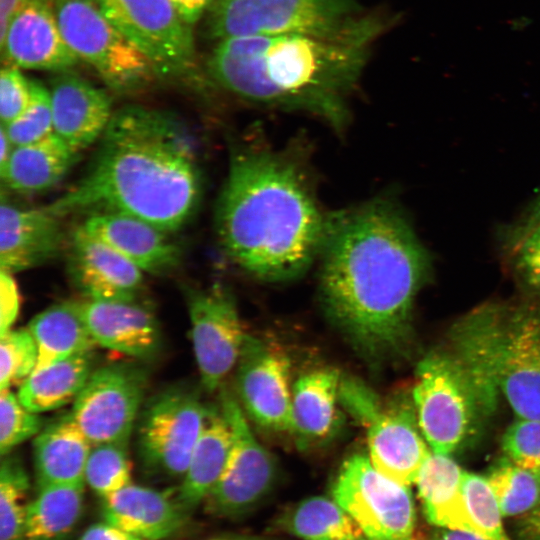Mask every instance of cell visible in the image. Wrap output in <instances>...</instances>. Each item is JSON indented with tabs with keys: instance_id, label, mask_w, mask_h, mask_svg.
<instances>
[{
	"instance_id": "6da1fadb",
	"label": "cell",
	"mask_w": 540,
	"mask_h": 540,
	"mask_svg": "<svg viewBox=\"0 0 540 540\" xmlns=\"http://www.w3.org/2000/svg\"><path fill=\"white\" fill-rule=\"evenodd\" d=\"M320 257L321 301L329 319L368 358L400 351L430 269L428 253L400 209L377 198L336 213Z\"/></svg>"
},
{
	"instance_id": "7a4b0ae2",
	"label": "cell",
	"mask_w": 540,
	"mask_h": 540,
	"mask_svg": "<svg viewBox=\"0 0 540 540\" xmlns=\"http://www.w3.org/2000/svg\"><path fill=\"white\" fill-rule=\"evenodd\" d=\"M201 193L196 146L184 122L132 105L113 113L83 176L46 207L62 218L122 213L172 234L192 218Z\"/></svg>"
},
{
	"instance_id": "3957f363",
	"label": "cell",
	"mask_w": 540,
	"mask_h": 540,
	"mask_svg": "<svg viewBox=\"0 0 540 540\" xmlns=\"http://www.w3.org/2000/svg\"><path fill=\"white\" fill-rule=\"evenodd\" d=\"M335 217L288 152L258 144L233 151L215 224L224 252L247 273L271 282L299 277L320 257Z\"/></svg>"
},
{
	"instance_id": "277c9868",
	"label": "cell",
	"mask_w": 540,
	"mask_h": 540,
	"mask_svg": "<svg viewBox=\"0 0 540 540\" xmlns=\"http://www.w3.org/2000/svg\"><path fill=\"white\" fill-rule=\"evenodd\" d=\"M368 46L300 34L219 40L208 72L251 103L309 112L336 130L348 121L346 98L366 63Z\"/></svg>"
},
{
	"instance_id": "5b68a950",
	"label": "cell",
	"mask_w": 540,
	"mask_h": 540,
	"mask_svg": "<svg viewBox=\"0 0 540 540\" xmlns=\"http://www.w3.org/2000/svg\"><path fill=\"white\" fill-rule=\"evenodd\" d=\"M383 23L353 0H214L208 32L217 40L300 34L368 46Z\"/></svg>"
},
{
	"instance_id": "8992f818",
	"label": "cell",
	"mask_w": 540,
	"mask_h": 540,
	"mask_svg": "<svg viewBox=\"0 0 540 540\" xmlns=\"http://www.w3.org/2000/svg\"><path fill=\"white\" fill-rule=\"evenodd\" d=\"M416 375L413 400L421 432L433 453L450 456L486 416L476 388L453 352H430Z\"/></svg>"
},
{
	"instance_id": "52a82bcc",
	"label": "cell",
	"mask_w": 540,
	"mask_h": 540,
	"mask_svg": "<svg viewBox=\"0 0 540 540\" xmlns=\"http://www.w3.org/2000/svg\"><path fill=\"white\" fill-rule=\"evenodd\" d=\"M61 34L74 54L122 95L150 87L159 77L147 55L90 0H53Z\"/></svg>"
},
{
	"instance_id": "ba28073f",
	"label": "cell",
	"mask_w": 540,
	"mask_h": 540,
	"mask_svg": "<svg viewBox=\"0 0 540 540\" xmlns=\"http://www.w3.org/2000/svg\"><path fill=\"white\" fill-rule=\"evenodd\" d=\"M339 401L365 427L372 464L398 483L415 484L431 452L411 407L384 406L372 389L353 377L341 378Z\"/></svg>"
},
{
	"instance_id": "9c48e42d",
	"label": "cell",
	"mask_w": 540,
	"mask_h": 540,
	"mask_svg": "<svg viewBox=\"0 0 540 540\" xmlns=\"http://www.w3.org/2000/svg\"><path fill=\"white\" fill-rule=\"evenodd\" d=\"M332 498L367 540H415L416 517L409 486L382 474L370 458L354 454L343 462Z\"/></svg>"
},
{
	"instance_id": "30bf717a",
	"label": "cell",
	"mask_w": 540,
	"mask_h": 540,
	"mask_svg": "<svg viewBox=\"0 0 540 540\" xmlns=\"http://www.w3.org/2000/svg\"><path fill=\"white\" fill-rule=\"evenodd\" d=\"M220 400L232 444L224 470L205 504L214 516L237 519L248 515L271 492L277 464L255 437L239 401L228 391H222Z\"/></svg>"
},
{
	"instance_id": "8fae6325",
	"label": "cell",
	"mask_w": 540,
	"mask_h": 540,
	"mask_svg": "<svg viewBox=\"0 0 540 540\" xmlns=\"http://www.w3.org/2000/svg\"><path fill=\"white\" fill-rule=\"evenodd\" d=\"M209 408L193 391L169 388L151 399L138 425V450L151 474L183 477Z\"/></svg>"
},
{
	"instance_id": "7c38bea8",
	"label": "cell",
	"mask_w": 540,
	"mask_h": 540,
	"mask_svg": "<svg viewBox=\"0 0 540 540\" xmlns=\"http://www.w3.org/2000/svg\"><path fill=\"white\" fill-rule=\"evenodd\" d=\"M150 59L160 79L193 75L195 47L191 26L170 0H90Z\"/></svg>"
},
{
	"instance_id": "4fadbf2b",
	"label": "cell",
	"mask_w": 540,
	"mask_h": 540,
	"mask_svg": "<svg viewBox=\"0 0 540 540\" xmlns=\"http://www.w3.org/2000/svg\"><path fill=\"white\" fill-rule=\"evenodd\" d=\"M146 387L143 370L111 364L93 370L70 415L92 445L128 444Z\"/></svg>"
},
{
	"instance_id": "5bb4252c",
	"label": "cell",
	"mask_w": 540,
	"mask_h": 540,
	"mask_svg": "<svg viewBox=\"0 0 540 540\" xmlns=\"http://www.w3.org/2000/svg\"><path fill=\"white\" fill-rule=\"evenodd\" d=\"M186 303L201 383L213 392L237 365L247 334L232 295L223 287L189 288Z\"/></svg>"
},
{
	"instance_id": "9a60e30c",
	"label": "cell",
	"mask_w": 540,
	"mask_h": 540,
	"mask_svg": "<svg viewBox=\"0 0 540 540\" xmlns=\"http://www.w3.org/2000/svg\"><path fill=\"white\" fill-rule=\"evenodd\" d=\"M496 377L500 391L520 418L540 420V307L502 312Z\"/></svg>"
},
{
	"instance_id": "2e32d148",
	"label": "cell",
	"mask_w": 540,
	"mask_h": 540,
	"mask_svg": "<svg viewBox=\"0 0 540 540\" xmlns=\"http://www.w3.org/2000/svg\"><path fill=\"white\" fill-rule=\"evenodd\" d=\"M236 366V390L245 414L265 429L292 433L287 355L276 345L247 335Z\"/></svg>"
},
{
	"instance_id": "e0dca14e",
	"label": "cell",
	"mask_w": 540,
	"mask_h": 540,
	"mask_svg": "<svg viewBox=\"0 0 540 540\" xmlns=\"http://www.w3.org/2000/svg\"><path fill=\"white\" fill-rule=\"evenodd\" d=\"M67 269L74 286L91 300H136L143 273L131 261L79 225L67 244Z\"/></svg>"
},
{
	"instance_id": "ac0fdd59",
	"label": "cell",
	"mask_w": 540,
	"mask_h": 540,
	"mask_svg": "<svg viewBox=\"0 0 540 540\" xmlns=\"http://www.w3.org/2000/svg\"><path fill=\"white\" fill-rule=\"evenodd\" d=\"M0 52L2 64L56 73L79 60L61 34L53 0H28L11 20Z\"/></svg>"
},
{
	"instance_id": "d6986e66",
	"label": "cell",
	"mask_w": 540,
	"mask_h": 540,
	"mask_svg": "<svg viewBox=\"0 0 540 540\" xmlns=\"http://www.w3.org/2000/svg\"><path fill=\"white\" fill-rule=\"evenodd\" d=\"M62 219L46 206L19 207L2 198L0 270L15 274L57 257L69 240Z\"/></svg>"
},
{
	"instance_id": "ffe728a7",
	"label": "cell",
	"mask_w": 540,
	"mask_h": 540,
	"mask_svg": "<svg viewBox=\"0 0 540 540\" xmlns=\"http://www.w3.org/2000/svg\"><path fill=\"white\" fill-rule=\"evenodd\" d=\"M142 272L161 275L174 270L182 260L180 245L171 233L139 218L116 212H96L80 224Z\"/></svg>"
},
{
	"instance_id": "44dd1931",
	"label": "cell",
	"mask_w": 540,
	"mask_h": 540,
	"mask_svg": "<svg viewBox=\"0 0 540 540\" xmlns=\"http://www.w3.org/2000/svg\"><path fill=\"white\" fill-rule=\"evenodd\" d=\"M49 93L53 132L72 149L80 153L101 138L114 113L104 90L68 70L51 79Z\"/></svg>"
},
{
	"instance_id": "7402d4cb",
	"label": "cell",
	"mask_w": 540,
	"mask_h": 540,
	"mask_svg": "<svg viewBox=\"0 0 540 540\" xmlns=\"http://www.w3.org/2000/svg\"><path fill=\"white\" fill-rule=\"evenodd\" d=\"M82 313L95 343L134 357L151 358L160 347L154 314L136 300L81 302Z\"/></svg>"
},
{
	"instance_id": "603a6c76",
	"label": "cell",
	"mask_w": 540,
	"mask_h": 540,
	"mask_svg": "<svg viewBox=\"0 0 540 540\" xmlns=\"http://www.w3.org/2000/svg\"><path fill=\"white\" fill-rule=\"evenodd\" d=\"M103 499L105 521L143 540L169 537L188 517L174 494L132 483Z\"/></svg>"
},
{
	"instance_id": "cb8c5ba5",
	"label": "cell",
	"mask_w": 540,
	"mask_h": 540,
	"mask_svg": "<svg viewBox=\"0 0 540 540\" xmlns=\"http://www.w3.org/2000/svg\"><path fill=\"white\" fill-rule=\"evenodd\" d=\"M335 369L323 368L301 375L292 386V434L301 449L320 444L340 424L339 386Z\"/></svg>"
},
{
	"instance_id": "d4e9b609",
	"label": "cell",
	"mask_w": 540,
	"mask_h": 540,
	"mask_svg": "<svg viewBox=\"0 0 540 540\" xmlns=\"http://www.w3.org/2000/svg\"><path fill=\"white\" fill-rule=\"evenodd\" d=\"M92 446L70 413L42 428L33 443L38 487L85 482V467Z\"/></svg>"
},
{
	"instance_id": "484cf974",
	"label": "cell",
	"mask_w": 540,
	"mask_h": 540,
	"mask_svg": "<svg viewBox=\"0 0 540 540\" xmlns=\"http://www.w3.org/2000/svg\"><path fill=\"white\" fill-rule=\"evenodd\" d=\"M231 444V428L221 408H209L183 480L174 494L188 515L205 502L216 485L227 462Z\"/></svg>"
},
{
	"instance_id": "4316f807",
	"label": "cell",
	"mask_w": 540,
	"mask_h": 540,
	"mask_svg": "<svg viewBox=\"0 0 540 540\" xmlns=\"http://www.w3.org/2000/svg\"><path fill=\"white\" fill-rule=\"evenodd\" d=\"M79 154L52 132L37 141L15 146L0 173L1 180L17 192H41L60 182Z\"/></svg>"
},
{
	"instance_id": "83f0119b",
	"label": "cell",
	"mask_w": 540,
	"mask_h": 540,
	"mask_svg": "<svg viewBox=\"0 0 540 540\" xmlns=\"http://www.w3.org/2000/svg\"><path fill=\"white\" fill-rule=\"evenodd\" d=\"M464 476L449 456L431 453L416 485L428 521L438 527L469 531L471 516L464 494Z\"/></svg>"
},
{
	"instance_id": "f1b7e54d",
	"label": "cell",
	"mask_w": 540,
	"mask_h": 540,
	"mask_svg": "<svg viewBox=\"0 0 540 540\" xmlns=\"http://www.w3.org/2000/svg\"><path fill=\"white\" fill-rule=\"evenodd\" d=\"M28 329L37 346L33 372L91 352L96 344L84 320L81 302L64 301L48 307L33 317Z\"/></svg>"
},
{
	"instance_id": "f546056e",
	"label": "cell",
	"mask_w": 540,
	"mask_h": 540,
	"mask_svg": "<svg viewBox=\"0 0 540 540\" xmlns=\"http://www.w3.org/2000/svg\"><path fill=\"white\" fill-rule=\"evenodd\" d=\"M93 366L92 351L72 356L32 372L20 385L17 396L34 413L58 409L77 398Z\"/></svg>"
},
{
	"instance_id": "4dcf8cb0",
	"label": "cell",
	"mask_w": 540,
	"mask_h": 540,
	"mask_svg": "<svg viewBox=\"0 0 540 540\" xmlns=\"http://www.w3.org/2000/svg\"><path fill=\"white\" fill-rule=\"evenodd\" d=\"M279 531L301 540H367L352 517L333 499L306 498L275 521Z\"/></svg>"
},
{
	"instance_id": "1f68e13d",
	"label": "cell",
	"mask_w": 540,
	"mask_h": 540,
	"mask_svg": "<svg viewBox=\"0 0 540 540\" xmlns=\"http://www.w3.org/2000/svg\"><path fill=\"white\" fill-rule=\"evenodd\" d=\"M84 483H60L38 487L28 505L24 540H63L82 513Z\"/></svg>"
},
{
	"instance_id": "d6a6232c",
	"label": "cell",
	"mask_w": 540,
	"mask_h": 540,
	"mask_svg": "<svg viewBox=\"0 0 540 540\" xmlns=\"http://www.w3.org/2000/svg\"><path fill=\"white\" fill-rule=\"evenodd\" d=\"M503 517L523 516L540 501V473L517 466L508 458L486 478Z\"/></svg>"
},
{
	"instance_id": "836d02e7",
	"label": "cell",
	"mask_w": 540,
	"mask_h": 540,
	"mask_svg": "<svg viewBox=\"0 0 540 540\" xmlns=\"http://www.w3.org/2000/svg\"><path fill=\"white\" fill-rule=\"evenodd\" d=\"M29 479L19 460L2 457L0 468V540H24Z\"/></svg>"
},
{
	"instance_id": "e575fe53",
	"label": "cell",
	"mask_w": 540,
	"mask_h": 540,
	"mask_svg": "<svg viewBox=\"0 0 540 540\" xmlns=\"http://www.w3.org/2000/svg\"><path fill=\"white\" fill-rule=\"evenodd\" d=\"M127 447L128 444L124 443L92 446L86 462L84 480L103 498L132 483Z\"/></svg>"
},
{
	"instance_id": "d590c367",
	"label": "cell",
	"mask_w": 540,
	"mask_h": 540,
	"mask_svg": "<svg viewBox=\"0 0 540 540\" xmlns=\"http://www.w3.org/2000/svg\"><path fill=\"white\" fill-rule=\"evenodd\" d=\"M463 488L471 516L469 531L486 540H512L486 478L465 472Z\"/></svg>"
},
{
	"instance_id": "8d00e7d4",
	"label": "cell",
	"mask_w": 540,
	"mask_h": 540,
	"mask_svg": "<svg viewBox=\"0 0 540 540\" xmlns=\"http://www.w3.org/2000/svg\"><path fill=\"white\" fill-rule=\"evenodd\" d=\"M31 85L28 106L9 124L1 125L14 147L37 141L53 132L49 89L35 80H31Z\"/></svg>"
},
{
	"instance_id": "74e56055",
	"label": "cell",
	"mask_w": 540,
	"mask_h": 540,
	"mask_svg": "<svg viewBox=\"0 0 540 540\" xmlns=\"http://www.w3.org/2000/svg\"><path fill=\"white\" fill-rule=\"evenodd\" d=\"M36 363L37 346L29 329H11L0 336V390L22 383Z\"/></svg>"
},
{
	"instance_id": "f35d334b",
	"label": "cell",
	"mask_w": 540,
	"mask_h": 540,
	"mask_svg": "<svg viewBox=\"0 0 540 540\" xmlns=\"http://www.w3.org/2000/svg\"><path fill=\"white\" fill-rule=\"evenodd\" d=\"M43 428L38 413L27 409L10 389L0 390V454L2 457Z\"/></svg>"
},
{
	"instance_id": "ab89813d",
	"label": "cell",
	"mask_w": 540,
	"mask_h": 540,
	"mask_svg": "<svg viewBox=\"0 0 540 540\" xmlns=\"http://www.w3.org/2000/svg\"><path fill=\"white\" fill-rule=\"evenodd\" d=\"M502 449L517 466L540 473V420L519 417L504 433Z\"/></svg>"
},
{
	"instance_id": "60d3db41",
	"label": "cell",
	"mask_w": 540,
	"mask_h": 540,
	"mask_svg": "<svg viewBox=\"0 0 540 540\" xmlns=\"http://www.w3.org/2000/svg\"><path fill=\"white\" fill-rule=\"evenodd\" d=\"M32 96L31 79L20 68L2 64L0 74V119L6 126L28 106Z\"/></svg>"
},
{
	"instance_id": "b9f144b4",
	"label": "cell",
	"mask_w": 540,
	"mask_h": 540,
	"mask_svg": "<svg viewBox=\"0 0 540 540\" xmlns=\"http://www.w3.org/2000/svg\"><path fill=\"white\" fill-rule=\"evenodd\" d=\"M516 256L524 280L540 291V223L520 236Z\"/></svg>"
},
{
	"instance_id": "7bdbcfd3",
	"label": "cell",
	"mask_w": 540,
	"mask_h": 540,
	"mask_svg": "<svg viewBox=\"0 0 540 540\" xmlns=\"http://www.w3.org/2000/svg\"><path fill=\"white\" fill-rule=\"evenodd\" d=\"M19 307L20 294L13 274L0 270V336L12 329Z\"/></svg>"
},
{
	"instance_id": "ee69618b",
	"label": "cell",
	"mask_w": 540,
	"mask_h": 540,
	"mask_svg": "<svg viewBox=\"0 0 540 540\" xmlns=\"http://www.w3.org/2000/svg\"><path fill=\"white\" fill-rule=\"evenodd\" d=\"M79 540H143L108 522L90 526Z\"/></svg>"
},
{
	"instance_id": "f6af8a7d",
	"label": "cell",
	"mask_w": 540,
	"mask_h": 540,
	"mask_svg": "<svg viewBox=\"0 0 540 540\" xmlns=\"http://www.w3.org/2000/svg\"><path fill=\"white\" fill-rule=\"evenodd\" d=\"M180 18L192 25L210 8L214 0H170Z\"/></svg>"
},
{
	"instance_id": "bcb514c9",
	"label": "cell",
	"mask_w": 540,
	"mask_h": 540,
	"mask_svg": "<svg viewBox=\"0 0 540 540\" xmlns=\"http://www.w3.org/2000/svg\"><path fill=\"white\" fill-rule=\"evenodd\" d=\"M520 540H540V501L517 525Z\"/></svg>"
},
{
	"instance_id": "7dc6e473",
	"label": "cell",
	"mask_w": 540,
	"mask_h": 540,
	"mask_svg": "<svg viewBox=\"0 0 540 540\" xmlns=\"http://www.w3.org/2000/svg\"><path fill=\"white\" fill-rule=\"evenodd\" d=\"M28 0H0V41L16 15Z\"/></svg>"
},
{
	"instance_id": "c3c4849f",
	"label": "cell",
	"mask_w": 540,
	"mask_h": 540,
	"mask_svg": "<svg viewBox=\"0 0 540 540\" xmlns=\"http://www.w3.org/2000/svg\"><path fill=\"white\" fill-rule=\"evenodd\" d=\"M432 540H486L480 535L466 530L440 527Z\"/></svg>"
},
{
	"instance_id": "681fc988",
	"label": "cell",
	"mask_w": 540,
	"mask_h": 540,
	"mask_svg": "<svg viewBox=\"0 0 540 540\" xmlns=\"http://www.w3.org/2000/svg\"><path fill=\"white\" fill-rule=\"evenodd\" d=\"M0 139V173H2L7 165L14 146L2 127L0 132Z\"/></svg>"
},
{
	"instance_id": "f907efd6",
	"label": "cell",
	"mask_w": 540,
	"mask_h": 540,
	"mask_svg": "<svg viewBox=\"0 0 540 540\" xmlns=\"http://www.w3.org/2000/svg\"><path fill=\"white\" fill-rule=\"evenodd\" d=\"M538 223H540V195L538 196L537 200L529 211L528 217L522 227V232L520 233V236L529 231Z\"/></svg>"
},
{
	"instance_id": "816d5d0a",
	"label": "cell",
	"mask_w": 540,
	"mask_h": 540,
	"mask_svg": "<svg viewBox=\"0 0 540 540\" xmlns=\"http://www.w3.org/2000/svg\"><path fill=\"white\" fill-rule=\"evenodd\" d=\"M210 540H268L261 537L256 536H248V535H230V536H222L213 538Z\"/></svg>"
}]
</instances>
